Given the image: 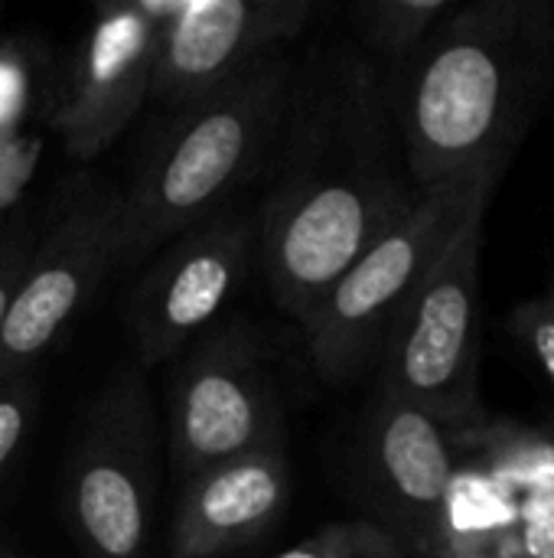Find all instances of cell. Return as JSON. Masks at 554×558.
Returning a JSON list of instances; mask_svg holds the SVG:
<instances>
[{
	"mask_svg": "<svg viewBox=\"0 0 554 558\" xmlns=\"http://www.w3.org/2000/svg\"><path fill=\"white\" fill-rule=\"evenodd\" d=\"M287 451H264L206 468L183 481L173 530V558H222L278 526L291 504Z\"/></svg>",
	"mask_w": 554,
	"mask_h": 558,
	"instance_id": "obj_13",
	"label": "cell"
},
{
	"mask_svg": "<svg viewBox=\"0 0 554 558\" xmlns=\"http://www.w3.org/2000/svg\"><path fill=\"white\" fill-rule=\"evenodd\" d=\"M255 265V219L212 213L170 239L131 291L127 324L144 366H160L206 337Z\"/></svg>",
	"mask_w": 554,
	"mask_h": 558,
	"instance_id": "obj_9",
	"label": "cell"
},
{
	"mask_svg": "<svg viewBox=\"0 0 554 558\" xmlns=\"http://www.w3.org/2000/svg\"><path fill=\"white\" fill-rule=\"evenodd\" d=\"M157 507V418L137 369L91 402L69 461V517L85 558H150Z\"/></svg>",
	"mask_w": 554,
	"mask_h": 558,
	"instance_id": "obj_6",
	"label": "cell"
},
{
	"mask_svg": "<svg viewBox=\"0 0 554 558\" xmlns=\"http://www.w3.org/2000/svg\"><path fill=\"white\" fill-rule=\"evenodd\" d=\"M519 520L513 536V558H554V471L516 497Z\"/></svg>",
	"mask_w": 554,
	"mask_h": 558,
	"instance_id": "obj_17",
	"label": "cell"
},
{
	"mask_svg": "<svg viewBox=\"0 0 554 558\" xmlns=\"http://www.w3.org/2000/svg\"><path fill=\"white\" fill-rule=\"evenodd\" d=\"M503 170H480L438 183L327 291L304 320L313 369L333 383H353L379 366V356L408 304L454 242L473 206L493 196Z\"/></svg>",
	"mask_w": 554,
	"mask_h": 558,
	"instance_id": "obj_4",
	"label": "cell"
},
{
	"mask_svg": "<svg viewBox=\"0 0 554 558\" xmlns=\"http://www.w3.org/2000/svg\"><path fill=\"white\" fill-rule=\"evenodd\" d=\"M457 7L454 0H362L353 16L362 43L395 69L411 59Z\"/></svg>",
	"mask_w": 554,
	"mask_h": 558,
	"instance_id": "obj_15",
	"label": "cell"
},
{
	"mask_svg": "<svg viewBox=\"0 0 554 558\" xmlns=\"http://www.w3.org/2000/svg\"><path fill=\"white\" fill-rule=\"evenodd\" d=\"M170 3L127 0L98 7L56 108V131L69 157H98L150 98Z\"/></svg>",
	"mask_w": 554,
	"mask_h": 558,
	"instance_id": "obj_11",
	"label": "cell"
},
{
	"mask_svg": "<svg viewBox=\"0 0 554 558\" xmlns=\"http://www.w3.org/2000/svg\"><path fill=\"white\" fill-rule=\"evenodd\" d=\"M36 402H39V392H36L33 376L0 379V477L33 428Z\"/></svg>",
	"mask_w": 554,
	"mask_h": 558,
	"instance_id": "obj_18",
	"label": "cell"
},
{
	"mask_svg": "<svg viewBox=\"0 0 554 558\" xmlns=\"http://www.w3.org/2000/svg\"><path fill=\"white\" fill-rule=\"evenodd\" d=\"M294 82L297 59L281 49L167 111L131 186L121 190L118 268L153 258L183 229L219 213L225 196L268 163Z\"/></svg>",
	"mask_w": 554,
	"mask_h": 558,
	"instance_id": "obj_3",
	"label": "cell"
},
{
	"mask_svg": "<svg viewBox=\"0 0 554 558\" xmlns=\"http://www.w3.org/2000/svg\"><path fill=\"white\" fill-rule=\"evenodd\" d=\"M284 451L281 402L261 337L229 320L199 337L170 386V454L186 481L206 468Z\"/></svg>",
	"mask_w": 554,
	"mask_h": 558,
	"instance_id": "obj_7",
	"label": "cell"
},
{
	"mask_svg": "<svg viewBox=\"0 0 554 558\" xmlns=\"http://www.w3.org/2000/svg\"><path fill=\"white\" fill-rule=\"evenodd\" d=\"M457 468L454 425L379 396L359 441V487L372 523L402 558H434L438 520Z\"/></svg>",
	"mask_w": 554,
	"mask_h": 558,
	"instance_id": "obj_10",
	"label": "cell"
},
{
	"mask_svg": "<svg viewBox=\"0 0 554 558\" xmlns=\"http://www.w3.org/2000/svg\"><path fill=\"white\" fill-rule=\"evenodd\" d=\"M509 327L516 340L529 350L532 363L542 369L545 383L554 392V291L516 307L509 317Z\"/></svg>",
	"mask_w": 554,
	"mask_h": 558,
	"instance_id": "obj_19",
	"label": "cell"
},
{
	"mask_svg": "<svg viewBox=\"0 0 554 558\" xmlns=\"http://www.w3.org/2000/svg\"><path fill=\"white\" fill-rule=\"evenodd\" d=\"M382 85L421 190L506 170L554 101V0L460 3Z\"/></svg>",
	"mask_w": 554,
	"mask_h": 558,
	"instance_id": "obj_2",
	"label": "cell"
},
{
	"mask_svg": "<svg viewBox=\"0 0 554 558\" xmlns=\"http://www.w3.org/2000/svg\"><path fill=\"white\" fill-rule=\"evenodd\" d=\"M274 558H402V553L366 520L330 523Z\"/></svg>",
	"mask_w": 554,
	"mask_h": 558,
	"instance_id": "obj_16",
	"label": "cell"
},
{
	"mask_svg": "<svg viewBox=\"0 0 554 558\" xmlns=\"http://www.w3.org/2000/svg\"><path fill=\"white\" fill-rule=\"evenodd\" d=\"M310 0H173L150 101L176 111L251 62L281 52L310 20Z\"/></svg>",
	"mask_w": 554,
	"mask_h": 558,
	"instance_id": "obj_12",
	"label": "cell"
},
{
	"mask_svg": "<svg viewBox=\"0 0 554 558\" xmlns=\"http://www.w3.org/2000/svg\"><path fill=\"white\" fill-rule=\"evenodd\" d=\"M0 558H13V556H7V553H3V549H0Z\"/></svg>",
	"mask_w": 554,
	"mask_h": 558,
	"instance_id": "obj_21",
	"label": "cell"
},
{
	"mask_svg": "<svg viewBox=\"0 0 554 558\" xmlns=\"http://www.w3.org/2000/svg\"><path fill=\"white\" fill-rule=\"evenodd\" d=\"M29 252H33V245H29V239L20 229L0 245V330H3L13 291L20 284V275H23V268L29 262Z\"/></svg>",
	"mask_w": 554,
	"mask_h": 558,
	"instance_id": "obj_20",
	"label": "cell"
},
{
	"mask_svg": "<svg viewBox=\"0 0 554 558\" xmlns=\"http://www.w3.org/2000/svg\"><path fill=\"white\" fill-rule=\"evenodd\" d=\"M121 193L88 186L33 245L0 330V379L33 376L118 268Z\"/></svg>",
	"mask_w": 554,
	"mask_h": 558,
	"instance_id": "obj_8",
	"label": "cell"
},
{
	"mask_svg": "<svg viewBox=\"0 0 554 558\" xmlns=\"http://www.w3.org/2000/svg\"><path fill=\"white\" fill-rule=\"evenodd\" d=\"M519 504L513 490L473 454L457 451V468L441 507L434 558H513Z\"/></svg>",
	"mask_w": 554,
	"mask_h": 558,
	"instance_id": "obj_14",
	"label": "cell"
},
{
	"mask_svg": "<svg viewBox=\"0 0 554 558\" xmlns=\"http://www.w3.org/2000/svg\"><path fill=\"white\" fill-rule=\"evenodd\" d=\"M271 157L255 262L274 304L304 324L424 190L408 173L382 75L346 49L297 62Z\"/></svg>",
	"mask_w": 554,
	"mask_h": 558,
	"instance_id": "obj_1",
	"label": "cell"
},
{
	"mask_svg": "<svg viewBox=\"0 0 554 558\" xmlns=\"http://www.w3.org/2000/svg\"><path fill=\"white\" fill-rule=\"evenodd\" d=\"M487 203L457 229L434 271L392 330L382 356V396L460 425L480 415V248Z\"/></svg>",
	"mask_w": 554,
	"mask_h": 558,
	"instance_id": "obj_5",
	"label": "cell"
}]
</instances>
